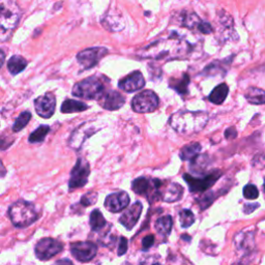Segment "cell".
I'll use <instances>...</instances> for the list:
<instances>
[{
	"label": "cell",
	"instance_id": "14",
	"mask_svg": "<svg viewBox=\"0 0 265 265\" xmlns=\"http://www.w3.org/2000/svg\"><path fill=\"white\" fill-rule=\"evenodd\" d=\"M71 253L78 261L86 263L96 257L98 247L91 242H78L71 245Z\"/></svg>",
	"mask_w": 265,
	"mask_h": 265
},
{
	"label": "cell",
	"instance_id": "41",
	"mask_svg": "<svg viewBox=\"0 0 265 265\" xmlns=\"http://www.w3.org/2000/svg\"><path fill=\"white\" fill-rule=\"evenodd\" d=\"M54 265H73V263L70 260H60L54 263Z\"/></svg>",
	"mask_w": 265,
	"mask_h": 265
},
{
	"label": "cell",
	"instance_id": "33",
	"mask_svg": "<svg viewBox=\"0 0 265 265\" xmlns=\"http://www.w3.org/2000/svg\"><path fill=\"white\" fill-rule=\"evenodd\" d=\"M179 221L182 228H189L195 222V216L190 209H183L179 213Z\"/></svg>",
	"mask_w": 265,
	"mask_h": 265
},
{
	"label": "cell",
	"instance_id": "19",
	"mask_svg": "<svg viewBox=\"0 0 265 265\" xmlns=\"http://www.w3.org/2000/svg\"><path fill=\"white\" fill-rule=\"evenodd\" d=\"M145 86V79L140 71H135L118 82V87L126 92H135Z\"/></svg>",
	"mask_w": 265,
	"mask_h": 265
},
{
	"label": "cell",
	"instance_id": "16",
	"mask_svg": "<svg viewBox=\"0 0 265 265\" xmlns=\"http://www.w3.org/2000/svg\"><path fill=\"white\" fill-rule=\"evenodd\" d=\"M183 195V188L177 182H165L162 181L161 187L158 188V197L162 200L172 203L176 202Z\"/></svg>",
	"mask_w": 265,
	"mask_h": 265
},
{
	"label": "cell",
	"instance_id": "4",
	"mask_svg": "<svg viewBox=\"0 0 265 265\" xmlns=\"http://www.w3.org/2000/svg\"><path fill=\"white\" fill-rule=\"evenodd\" d=\"M21 18L20 7L11 1H5L1 4L0 11V37L1 42H6L16 29Z\"/></svg>",
	"mask_w": 265,
	"mask_h": 265
},
{
	"label": "cell",
	"instance_id": "21",
	"mask_svg": "<svg viewBox=\"0 0 265 265\" xmlns=\"http://www.w3.org/2000/svg\"><path fill=\"white\" fill-rule=\"evenodd\" d=\"M190 77L188 74H182L180 78H171L169 81L170 88L174 89L177 94L180 96L188 95L189 92V84H190Z\"/></svg>",
	"mask_w": 265,
	"mask_h": 265
},
{
	"label": "cell",
	"instance_id": "34",
	"mask_svg": "<svg viewBox=\"0 0 265 265\" xmlns=\"http://www.w3.org/2000/svg\"><path fill=\"white\" fill-rule=\"evenodd\" d=\"M244 196L246 199L249 200H253V199H257L259 196V191L256 185L254 184H247L244 188Z\"/></svg>",
	"mask_w": 265,
	"mask_h": 265
},
{
	"label": "cell",
	"instance_id": "6",
	"mask_svg": "<svg viewBox=\"0 0 265 265\" xmlns=\"http://www.w3.org/2000/svg\"><path fill=\"white\" fill-rule=\"evenodd\" d=\"M160 105V99L154 91L147 89L139 92L132 100V109L137 113L154 112Z\"/></svg>",
	"mask_w": 265,
	"mask_h": 265
},
{
	"label": "cell",
	"instance_id": "28",
	"mask_svg": "<svg viewBox=\"0 0 265 265\" xmlns=\"http://www.w3.org/2000/svg\"><path fill=\"white\" fill-rule=\"evenodd\" d=\"M89 223H90V227L94 231H100L104 227L107 226V221L104 218L103 214L99 209H95L92 213L90 214L89 218Z\"/></svg>",
	"mask_w": 265,
	"mask_h": 265
},
{
	"label": "cell",
	"instance_id": "22",
	"mask_svg": "<svg viewBox=\"0 0 265 265\" xmlns=\"http://www.w3.org/2000/svg\"><path fill=\"white\" fill-rule=\"evenodd\" d=\"M229 94V87L226 83L219 84L213 91L210 92L208 96L209 102H211L215 105H222L225 100L227 99V96Z\"/></svg>",
	"mask_w": 265,
	"mask_h": 265
},
{
	"label": "cell",
	"instance_id": "36",
	"mask_svg": "<svg viewBox=\"0 0 265 265\" xmlns=\"http://www.w3.org/2000/svg\"><path fill=\"white\" fill-rule=\"evenodd\" d=\"M128 251V240L126 237L122 236L121 237V241H119V245H118V252H117V255L118 256H123L127 253Z\"/></svg>",
	"mask_w": 265,
	"mask_h": 265
},
{
	"label": "cell",
	"instance_id": "27",
	"mask_svg": "<svg viewBox=\"0 0 265 265\" xmlns=\"http://www.w3.org/2000/svg\"><path fill=\"white\" fill-rule=\"evenodd\" d=\"M102 24L105 28L110 31H121L124 28V22L122 19L118 18V15L107 14L102 20Z\"/></svg>",
	"mask_w": 265,
	"mask_h": 265
},
{
	"label": "cell",
	"instance_id": "17",
	"mask_svg": "<svg viewBox=\"0 0 265 265\" xmlns=\"http://www.w3.org/2000/svg\"><path fill=\"white\" fill-rule=\"evenodd\" d=\"M126 103V98L116 90H108L99 100V105L108 111H116L121 109Z\"/></svg>",
	"mask_w": 265,
	"mask_h": 265
},
{
	"label": "cell",
	"instance_id": "3",
	"mask_svg": "<svg viewBox=\"0 0 265 265\" xmlns=\"http://www.w3.org/2000/svg\"><path fill=\"white\" fill-rule=\"evenodd\" d=\"M108 82L109 79L107 78L102 79L100 76L88 77L74 85L72 94L80 99L99 101L107 92L106 86H107Z\"/></svg>",
	"mask_w": 265,
	"mask_h": 265
},
{
	"label": "cell",
	"instance_id": "12",
	"mask_svg": "<svg viewBox=\"0 0 265 265\" xmlns=\"http://www.w3.org/2000/svg\"><path fill=\"white\" fill-rule=\"evenodd\" d=\"M101 128L97 127L95 123H85L81 125L79 128H77L73 134L71 135V138L69 140V145L70 147L79 150L81 147L83 143L92 135H95L98 131H100Z\"/></svg>",
	"mask_w": 265,
	"mask_h": 265
},
{
	"label": "cell",
	"instance_id": "32",
	"mask_svg": "<svg viewBox=\"0 0 265 265\" xmlns=\"http://www.w3.org/2000/svg\"><path fill=\"white\" fill-rule=\"evenodd\" d=\"M31 113L29 111H23L19 116L18 118L16 119L15 124L12 125V132H21L26 126H27L30 122L31 119Z\"/></svg>",
	"mask_w": 265,
	"mask_h": 265
},
{
	"label": "cell",
	"instance_id": "15",
	"mask_svg": "<svg viewBox=\"0 0 265 265\" xmlns=\"http://www.w3.org/2000/svg\"><path fill=\"white\" fill-rule=\"evenodd\" d=\"M34 109L38 116L43 118H50L55 113L56 98L52 92H47L44 96L34 100Z\"/></svg>",
	"mask_w": 265,
	"mask_h": 265
},
{
	"label": "cell",
	"instance_id": "42",
	"mask_svg": "<svg viewBox=\"0 0 265 265\" xmlns=\"http://www.w3.org/2000/svg\"><path fill=\"white\" fill-rule=\"evenodd\" d=\"M4 55H5V54H4V52L1 51V57H2V58H1V65L3 64V61H4Z\"/></svg>",
	"mask_w": 265,
	"mask_h": 265
},
{
	"label": "cell",
	"instance_id": "8",
	"mask_svg": "<svg viewBox=\"0 0 265 265\" xmlns=\"http://www.w3.org/2000/svg\"><path fill=\"white\" fill-rule=\"evenodd\" d=\"M222 172L219 170L213 171L211 173L205 175L204 177H195L191 174L185 173L183 174V179L189 185V189L191 192H204L207 191L209 188L213 187L216 181L221 177Z\"/></svg>",
	"mask_w": 265,
	"mask_h": 265
},
{
	"label": "cell",
	"instance_id": "30",
	"mask_svg": "<svg viewBox=\"0 0 265 265\" xmlns=\"http://www.w3.org/2000/svg\"><path fill=\"white\" fill-rule=\"evenodd\" d=\"M235 244L240 250H248L254 246L253 233H240L235 237Z\"/></svg>",
	"mask_w": 265,
	"mask_h": 265
},
{
	"label": "cell",
	"instance_id": "9",
	"mask_svg": "<svg viewBox=\"0 0 265 265\" xmlns=\"http://www.w3.org/2000/svg\"><path fill=\"white\" fill-rule=\"evenodd\" d=\"M89 174L90 166L88 162L83 157H79L71 172V178L69 181L70 190L83 188L88 181Z\"/></svg>",
	"mask_w": 265,
	"mask_h": 265
},
{
	"label": "cell",
	"instance_id": "38",
	"mask_svg": "<svg viewBox=\"0 0 265 265\" xmlns=\"http://www.w3.org/2000/svg\"><path fill=\"white\" fill-rule=\"evenodd\" d=\"M259 207V204L258 203H254V204H246L245 205V208H244V211L245 214L249 215V214H252L254 210H256L257 208Z\"/></svg>",
	"mask_w": 265,
	"mask_h": 265
},
{
	"label": "cell",
	"instance_id": "44",
	"mask_svg": "<svg viewBox=\"0 0 265 265\" xmlns=\"http://www.w3.org/2000/svg\"><path fill=\"white\" fill-rule=\"evenodd\" d=\"M264 190H265V178H264Z\"/></svg>",
	"mask_w": 265,
	"mask_h": 265
},
{
	"label": "cell",
	"instance_id": "39",
	"mask_svg": "<svg viewBox=\"0 0 265 265\" xmlns=\"http://www.w3.org/2000/svg\"><path fill=\"white\" fill-rule=\"evenodd\" d=\"M236 136H237V132L234 128H229L228 130H226V132H225V137L227 139H234L236 138Z\"/></svg>",
	"mask_w": 265,
	"mask_h": 265
},
{
	"label": "cell",
	"instance_id": "23",
	"mask_svg": "<svg viewBox=\"0 0 265 265\" xmlns=\"http://www.w3.org/2000/svg\"><path fill=\"white\" fill-rule=\"evenodd\" d=\"M88 109V106L80 101H76V100H71L68 99L65 100L62 105H61V112L62 113H66V114H70V113H78V112H83L85 110Z\"/></svg>",
	"mask_w": 265,
	"mask_h": 265
},
{
	"label": "cell",
	"instance_id": "10",
	"mask_svg": "<svg viewBox=\"0 0 265 265\" xmlns=\"http://www.w3.org/2000/svg\"><path fill=\"white\" fill-rule=\"evenodd\" d=\"M62 249L63 245L61 242L54 240V238H43L36 244L34 253L37 259L47 261L60 253Z\"/></svg>",
	"mask_w": 265,
	"mask_h": 265
},
{
	"label": "cell",
	"instance_id": "24",
	"mask_svg": "<svg viewBox=\"0 0 265 265\" xmlns=\"http://www.w3.org/2000/svg\"><path fill=\"white\" fill-rule=\"evenodd\" d=\"M28 65V61L20 55L11 56L7 62V70L12 75H18L22 73Z\"/></svg>",
	"mask_w": 265,
	"mask_h": 265
},
{
	"label": "cell",
	"instance_id": "7",
	"mask_svg": "<svg viewBox=\"0 0 265 265\" xmlns=\"http://www.w3.org/2000/svg\"><path fill=\"white\" fill-rule=\"evenodd\" d=\"M109 54V50L105 47L88 48L77 54V61L83 71L94 69L99 62Z\"/></svg>",
	"mask_w": 265,
	"mask_h": 265
},
{
	"label": "cell",
	"instance_id": "29",
	"mask_svg": "<svg viewBox=\"0 0 265 265\" xmlns=\"http://www.w3.org/2000/svg\"><path fill=\"white\" fill-rule=\"evenodd\" d=\"M173 226V222L170 216H164L158 218L155 222V229L156 231L163 236H168L172 230Z\"/></svg>",
	"mask_w": 265,
	"mask_h": 265
},
{
	"label": "cell",
	"instance_id": "25",
	"mask_svg": "<svg viewBox=\"0 0 265 265\" xmlns=\"http://www.w3.org/2000/svg\"><path fill=\"white\" fill-rule=\"evenodd\" d=\"M201 144L198 142H193L185 145L181 149L179 156L182 161H193L198 156L199 152L201 151Z\"/></svg>",
	"mask_w": 265,
	"mask_h": 265
},
{
	"label": "cell",
	"instance_id": "35",
	"mask_svg": "<svg viewBox=\"0 0 265 265\" xmlns=\"http://www.w3.org/2000/svg\"><path fill=\"white\" fill-rule=\"evenodd\" d=\"M98 201V194L95 192H89L82 196L81 198V204L83 206H89V205H94Z\"/></svg>",
	"mask_w": 265,
	"mask_h": 265
},
{
	"label": "cell",
	"instance_id": "20",
	"mask_svg": "<svg viewBox=\"0 0 265 265\" xmlns=\"http://www.w3.org/2000/svg\"><path fill=\"white\" fill-rule=\"evenodd\" d=\"M142 209L143 206L141 202L134 203L125 210V213L122 215L121 218H119V222H121L123 226L126 227L128 230H132L138 223L140 216L142 214Z\"/></svg>",
	"mask_w": 265,
	"mask_h": 265
},
{
	"label": "cell",
	"instance_id": "37",
	"mask_svg": "<svg viewBox=\"0 0 265 265\" xmlns=\"http://www.w3.org/2000/svg\"><path fill=\"white\" fill-rule=\"evenodd\" d=\"M154 243V236L153 235H147L143 238L142 241V250L143 251H147L148 249H150L153 246Z\"/></svg>",
	"mask_w": 265,
	"mask_h": 265
},
{
	"label": "cell",
	"instance_id": "26",
	"mask_svg": "<svg viewBox=\"0 0 265 265\" xmlns=\"http://www.w3.org/2000/svg\"><path fill=\"white\" fill-rule=\"evenodd\" d=\"M245 98L252 105H264L265 90L258 87H250L245 92Z\"/></svg>",
	"mask_w": 265,
	"mask_h": 265
},
{
	"label": "cell",
	"instance_id": "18",
	"mask_svg": "<svg viewBox=\"0 0 265 265\" xmlns=\"http://www.w3.org/2000/svg\"><path fill=\"white\" fill-rule=\"evenodd\" d=\"M130 204V196L126 192H116L107 196L105 200V207L111 213H119L127 209Z\"/></svg>",
	"mask_w": 265,
	"mask_h": 265
},
{
	"label": "cell",
	"instance_id": "5",
	"mask_svg": "<svg viewBox=\"0 0 265 265\" xmlns=\"http://www.w3.org/2000/svg\"><path fill=\"white\" fill-rule=\"evenodd\" d=\"M8 216L11 223L19 228L28 227L38 219L34 205L24 200L11 204L8 208Z\"/></svg>",
	"mask_w": 265,
	"mask_h": 265
},
{
	"label": "cell",
	"instance_id": "2",
	"mask_svg": "<svg viewBox=\"0 0 265 265\" xmlns=\"http://www.w3.org/2000/svg\"><path fill=\"white\" fill-rule=\"evenodd\" d=\"M207 123L208 114L204 111H178L169 119L171 128L183 136H191L201 132Z\"/></svg>",
	"mask_w": 265,
	"mask_h": 265
},
{
	"label": "cell",
	"instance_id": "40",
	"mask_svg": "<svg viewBox=\"0 0 265 265\" xmlns=\"http://www.w3.org/2000/svg\"><path fill=\"white\" fill-rule=\"evenodd\" d=\"M140 265H161L157 263L153 258H145L142 261H140Z\"/></svg>",
	"mask_w": 265,
	"mask_h": 265
},
{
	"label": "cell",
	"instance_id": "31",
	"mask_svg": "<svg viewBox=\"0 0 265 265\" xmlns=\"http://www.w3.org/2000/svg\"><path fill=\"white\" fill-rule=\"evenodd\" d=\"M50 132V127L49 126H39L34 132H32L29 135L28 141L29 143L35 144V143H42L46 136L48 135V132Z\"/></svg>",
	"mask_w": 265,
	"mask_h": 265
},
{
	"label": "cell",
	"instance_id": "13",
	"mask_svg": "<svg viewBox=\"0 0 265 265\" xmlns=\"http://www.w3.org/2000/svg\"><path fill=\"white\" fill-rule=\"evenodd\" d=\"M179 23L182 27L189 29H197L203 34H210L214 31L213 26L199 18L193 11H182L180 14Z\"/></svg>",
	"mask_w": 265,
	"mask_h": 265
},
{
	"label": "cell",
	"instance_id": "1",
	"mask_svg": "<svg viewBox=\"0 0 265 265\" xmlns=\"http://www.w3.org/2000/svg\"><path fill=\"white\" fill-rule=\"evenodd\" d=\"M192 45L177 33H172L166 38L157 39L140 50V57L150 59H176L191 54Z\"/></svg>",
	"mask_w": 265,
	"mask_h": 265
},
{
	"label": "cell",
	"instance_id": "11",
	"mask_svg": "<svg viewBox=\"0 0 265 265\" xmlns=\"http://www.w3.org/2000/svg\"><path fill=\"white\" fill-rule=\"evenodd\" d=\"M162 181L163 180L156 178L149 179L146 177H138L132 182V189L136 194L147 197L149 200L153 197H158V188L161 187Z\"/></svg>",
	"mask_w": 265,
	"mask_h": 265
},
{
	"label": "cell",
	"instance_id": "43",
	"mask_svg": "<svg viewBox=\"0 0 265 265\" xmlns=\"http://www.w3.org/2000/svg\"><path fill=\"white\" fill-rule=\"evenodd\" d=\"M122 265H131V264H130V263H129V262H126V263H123V264H122Z\"/></svg>",
	"mask_w": 265,
	"mask_h": 265
}]
</instances>
